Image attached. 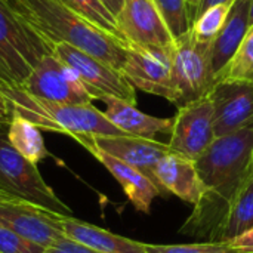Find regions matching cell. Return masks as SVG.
<instances>
[{
    "mask_svg": "<svg viewBox=\"0 0 253 253\" xmlns=\"http://www.w3.org/2000/svg\"><path fill=\"white\" fill-rule=\"evenodd\" d=\"M194 163L205 194L193 206L179 233L203 242H215L233 202L253 178V123L218 136Z\"/></svg>",
    "mask_w": 253,
    "mask_h": 253,
    "instance_id": "1",
    "label": "cell"
},
{
    "mask_svg": "<svg viewBox=\"0 0 253 253\" xmlns=\"http://www.w3.org/2000/svg\"><path fill=\"white\" fill-rule=\"evenodd\" d=\"M13 9L52 46L67 43L122 71L127 43L90 24L58 0H9Z\"/></svg>",
    "mask_w": 253,
    "mask_h": 253,
    "instance_id": "2",
    "label": "cell"
},
{
    "mask_svg": "<svg viewBox=\"0 0 253 253\" xmlns=\"http://www.w3.org/2000/svg\"><path fill=\"white\" fill-rule=\"evenodd\" d=\"M13 113L34 123L40 130L62 133L77 142L90 136L126 135L93 104H59L34 98L15 86L0 87Z\"/></svg>",
    "mask_w": 253,
    "mask_h": 253,
    "instance_id": "3",
    "label": "cell"
},
{
    "mask_svg": "<svg viewBox=\"0 0 253 253\" xmlns=\"http://www.w3.org/2000/svg\"><path fill=\"white\" fill-rule=\"evenodd\" d=\"M52 44L9 3L0 0V73L7 86H21Z\"/></svg>",
    "mask_w": 253,
    "mask_h": 253,
    "instance_id": "4",
    "label": "cell"
},
{
    "mask_svg": "<svg viewBox=\"0 0 253 253\" xmlns=\"http://www.w3.org/2000/svg\"><path fill=\"white\" fill-rule=\"evenodd\" d=\"M0 185L16 197L62 216H73L71 209L42 178L37 165L22 157L0 132Z\"/></svg>",
    "mask_w": 253,
    "mask_h": 253,
    "instance_id": "5",
    "label": "cell"
},
{
    "mask_svg": "<svg viewBox=\"0 0 253 253\" xmlns=\"http://www.w3.org/2000/svg\"><path fill=\"white\" fill-rule=\"evenodd\" d=\"M212 42L199 40L191 30L175 39L170 50L178 107L208 95L216 79L211 59Z\"/></svg>",
    "mask_w": 253,
    "mask_h": 253,
    "instance_id": "6",
    "label": "cell"
},
{
    "mask_svg": "<svg viewBox=\"0 0 253 253\" xmlns=\"http://www.w3.org/2000/svg\"><path fill=\"white\" fill-rule=\"evenodd\" d=\"M52 53L79 77L93 99L101 101L104 96H113L136 104L135 87L125 79L122 71L67 43H55Z\"/></svg>",
    "mask_w": 253,
    "mask_h": 253,
    "instance_id": "7",
    "label": "cell"
},
{
    "mask_svg": "<svg viewBox=\"0 0 253 253\" xmlns=\"http://www.w3.org/2000/svg\"><path fill=\"white\" fill-rule=\"evenodd\" d=\"M172 120L173 123L168 145L173 153L196 162L216 139L211 92L196 101L178 107Z\"/></svg>",
    "mask_w": 253,
    "mask_h": 253,
    "instance_id": "8",
    "label": "cell"
},
{
    "mask_svg": "<svg viewBox=\"0 0 253 253\" xmlns=\"http://www.w3.org/2000/svg\"><path fill=\"white\" fill-rule=\"evenodd\" d=\"M122 74L135 89L178 104L170 52L129 44Z\"/></svg>",
    "mask_w": 253,
    "mask_h": 253,
    "instance_id": "9",
    "label": "cell"
},
{
    "mask_svg": "<svg viewBox=\"0 0 253 253\" xmlns=\"http://www.w3.org/2000/svg\"><path fill=\"white\" fill-rule=\"evenodd\" d=\"M116 21L127 44L163 52L173 47L175 37L154 0H123Z\"/></svg>",
    "mask_w": 253,
    "mask_h": 253,
    "instance_id": "10",
    "label": "cell"
},
{
    "mask_svg": "<svg viewBox=\"0 0 253 253\" xmlns=\"http://www.w3.org/2000/svg\"><path fill=\"white\" fill-rule=\"evenodd\" d=\"M28 95L59 104H90L93 98L79 77L53 53L46 55L18 86Z\"/></svg>",
    "mask_w": 253,
    "mask_h": 253,
    "instance_id": "11",
    "label": "cell"
},
{
    "mask_svg": "<svg viewBox=\"0 0 253 253\" xmlns=\"http://www.w3.org/2000/svg\"><path fill=\"white\" fill-rule=\"evenodd\" d=\"M211 98L216 138L253 123V82L219 79L211 90Z\"/></svg>",
    "mask_w": 253,
    "mask_h": 253,
    "instance_id": "12",
    "label": "cell"
},
{
    "mask_svg": "<svg viewBox=\"0 0 253 253\" xmlns=\"http://www.w3.org/2000/svg\"><path fill=\"white\" fill-rule=\"evenodd\" d=\"M58 219L59 215L25 200L0 202V225L46 249L65 236Z\"/></svg>",
    "mask_w": 253,
    "mask_h": 253,
    "instance_id": "13",
    "label": "cell"
},
{
    "mask_svg": "<svg viewBox=\"0 0 253 253\" xmlns=\"http://www.w3.org/2000/svg\"><path fill=\"white\" fill-rule=\"evenodd\" d=\"M84 148L92 145L110 156L127 163L129 166L145 173L153 182L154 166L172 150L168 142H160L157 139H147L130 135L120 136H90L79 142ZM156 184V182H154ZM157 185V184H156Z\"/></svg>",
    "mask_w": 253,
    "mask_h": 253,
    "instance_id": "14",
    "label": "cell"
},
{
    "mask_svg": "<svg viewBox=\"0 0 253 253\" xmlns=\"http://www.w3.org/2000/svg\"><path fill=\"white\" fill-rule=\"evenodd\" d=\"M153 178L165 196L172 194L191 206H196L205 194V185L194 160L173 151L154 166Z\"/></svg>",
    "mask_w": 253,
    "mask_h": 253,
    "instance_id": "15",
    "label": "cell"
},
{
    "mask_svg": "<svg viewBox=\"0 0 253 253\" xmlns=\"http://www.w3.org/2000/svg\"><path fill=\"white\" fill-rule=\"evenodd\" d=\"M86 150L114 176V179L120 184L122 190L125 191L127 200L132 206L145 215L151 212L153 202L157 197H163V191L142 172L129 166L127 163L104 153L96 147H86Z\"/></svg>",
    "mask_w": 253,
    "mask_h": 253,
    "instance_id": "16",
    "label": "cell"
},
{
    "mask_svg": "<svg viewBox=\"0 0 253 253\" xmlns=\"http://www.w3.org/2000/svg\"><path fill=\"white\" fill-rule=\"evenodd\" d=\"M101 101L107 107L104 113L108 120L126 135L147 139H156L157 135H170L173 123L172 119L145 114L136 108V104H130L119 98L104 96Z\"/></svg>",
    "mask_w": 253,
    "mask_h": 253,
    "instance_id": "17",
    "label": "cell"
},
{
    "mask_svg": "<svg viewBox=\"0 0 253 253\" xmlns=\"http://www.w3.org/2000/svg\"><path fill=\"white\" fill-rule=\"evenodd\" d=\"M249 7H251V0H234L227 22L224 24L222 30L212 42L211 59H212V70L216 80L225 71L230 61L234 58L246 33L251 28Z\"/></svg>",
    "mask_w": 253,
    "mask_h": 253,
    "instance_id": "18",
    "label": "cell"
},
{
    "mask_svg": "<svg viewBox=\"0 0 253 253\" xmlns=\"http://www.w3.org/2000/svg\"><path fill=\"white\" fill-rule=\"evenodd\" d=\"M59 225L62 233L82 245H86L101 253H147L144 243L136 242L108 230L84 222L74 216L59 215Z\"/></svg>",
    "mask_w": 253,
    "mask_h": 253,
    "instance_id": "19",
    "label": "cell"
},
{
    "mask_svg": "<svg viewBox=\"0 0 253 253\" xmlns=\"http://www.w3.org/2000/svg\"><path fill=\"white\" fill-rule=\"evenodd\" d=\"M6 138L22 157L34 165L49 157V151L44 145L40 129L13 111L10 123L6 129Z\"/></svg>",
    "mask_w": 253,
    "mask_h": 253,
    "instance_id": "20",
    "label": "cell"
},
{
    "mask_svg": "<svg viewBox=\"0 0 253 253\" xmlns=\"http://www.w3.org/2000/svg\"><path fill=\"white\" fill-rule=\"evenodd\" d=\"M253 228V178L233 202L215 242H228Z\"/></svg>",
    "mask_w": 253,
    "mask_h": 253,
    "instance_id": "21",
    "label": "cell"
},
{
    "mask_svg": "<svg viewBox=\"0 0 253 253\" xmlns=\"http://www.w3.org/2000/svg\"><path fill=\"white\" fill-rule=\"evenodd\" d=\"M58 1L65 7H68L70 10L80 15L82 18H84L86 21H89L90 24L125 40L122 33L119 31L114 13L102 3V0H58Z\"/></svg>",
    "mask_w": 253,
    "mask_h": 253,
    "instance_id": "22",
    "label": "cell"
},
{
    "mask_svg": "<svg viewBox=\"0 0 253 253\" xmlns=\"http://www.w3.org/2000/svg\"><path fill=\"white\" fill-rule=\"evenodd\" d=\"M234 0L222 1L206 7L202 13H199L191 22V33L203 42H213L218 33L222 30L227 18L231 12Z\"/></svg>",
    "mask_w": 253,
    "mask_h": 253,
    "instance_id": "23",
    "label": "cell"
},
{
    "mask_svg": "<svg viewBox=\"0 0 253 253\" xmlns=\"http://www.w3.org/2000/svg\"><path fill=\"white\" fill-rule=\"evenodd\" d=\"M172 36L176 39L191 28V13L187 0H154Z\"/></svg>",
    "mask_w": 253,
    "mask_h": 253,
    "instance_id": "24",
    "label": "cell"
},
{
    "mask_svg": "<svg viewBox=\"0 0 253 253\" xmlns=\"http://www.w3.org/2000/svg\"><path fill=\"white\" fill-rule=\"evenodd\" d=\"M224 77L253 82V25H251L249 31L246 33L234 58L227 65L225 71L219 76V79Z\"/></svg>",
    "mask_w": 253,
    "mask_h": 253,
    "instance_id": "25",
    "label": "cell"
},
{
    "mask_svg": "<svg viewBox=\"0 0 253 253\" xmlns=\"http://www.w3.org/2000/svg\"><path fill=\"white\" fill-rule=\"evenodd\" d=\"M147 253H237L228 242H200L190 245H156L144 243Z\"/></svg>",
    "mask_w": 253,
    "mask_h": 253,
    "instance_id": "26",
    "label": "cell"
},
{
    "mask_svg": "<svg viewBox=\"0 0 253 253\" xmlns=\"http://www.w3.org/2000/svg\"><path fill=\"white\" fill-rule=\"evenodd\" d=\"M46 248L36 245L15 231L0 225V253H44Z\"/></svg>",
    "mask_w": 253,
    "mask_h": 253,
    "instance_id": "27",
    "label": "cell"
},
{
    "mask_svg": "<svg viewBox=\"0 0 253 253\" xmlns=\"http://www.w3.org/2000/svg\"><path fill=\"white\" fill-rule=\"evenodd\" d=\"M44 253H101L86 245H82L73 239H68L67 236H64L62 239H59L58 242H55L52 246H49Z\"/></svg>",
    "mask_w": 253,
    "mask_h": 253,
    "instance_id": "28",
    "label": "cell"
},
{
    "mask_svg": "<svg viewBox=\"0 0 253 253\" xmlns=\"http://www.w3.org/2000/svg\"><path fill=\"white\" fill-rule=\"evenodd\" d=\"M228 245L237 253H253V228L233 240H228Z\"/></svg>",
    "mask_w": 253,
    "mask_h": 253,
    "instance_id": "29",
    "label": "cell"
},
{
    "mask_svg": "<svg viewBox=\"0 0 253 253\" xmlns=\"http://www.w3.org/2000/svg\"><path fill=\"white\" fill-rule=\"evenodd\" d=\"M10 119H12L10 104L6 98V95L3 93V90L0 89V132H4L7 129Z\"/></svg>",
    "mask_w": 253,
    "mask_h": 253,
    "instance_id": "30",
    "label": "cell"
},
{
    "mask_svg": "<svg viewBox=\"0 0 253 253\" xmlns=\"http://www.w3.org/2000/svg\"><path fill=\"white\" fill-rule=\"evenodd\" d=\"M222 1H230V0H200L199 7H197V10H196V13H194V18H196L199 13H202L206 7H209V6H212V4H216V3H222ZM194 18H193V19H194Z\"/></svg>",
    "mask_w": 253,
    "mask_h": 253,
    "instance_id": "31",
    "label": "cell"
},
{
    "mask_svg": "<svg viewBox=\"0 0 253 253\" xmlns=\"http://www.w3.org/2000/svg\"><path fill=\"white\" fill-rule=\"evenodd\" d=\"M102 3L114 13V16L119 13V10L122 9V4H123V0H102Z\"/></svg>",
    "mask_w": 253,
    "mask_h": 253,
    "instance_id": "32",
    "label": "cell"
},
{
    "mask_svg": "<svg viewBox=\"0 0 253 253\" xmlns=\"http://www.w3.org/2000/svg\"><path fill=\"white\" fill-rule=\"evenodd\" d=\"M18 200H22V199L16 197L15 194H12L6 188L0 187V202H18Z\"/></svg>",
    "mask_w": 253,
    "mask_h": 253,
    "instance_id": "33",
    "label": "cell"
},
{
    "mask_svg": "<svg viewBox=\"0 0 253 253\" xmlns=\"http://www.w3.org/2000/svg\"><path fill=\"white\" fill-rule=\"evenodd\" d=\"M187 3H188V7H190V13H191V22H193V18H194V13H196V10H197V7H199V3H200V0H187Z\"/></svg>",
    "mask_w": 253,
    "mask_h": 253,
    "instance_id": "34",
    "label": "cell"
},
{
    "mask_svg": "<svg viewBox=\"0 0 253 253\" xmlns=\"http://www.w3.org/2000/svg\"><path fill=\"white\" fill-rule=\"evenodd\" d=\"M249 19H251V25H253V0H251V7H249Z\"/></svg>",
    "mask_w": 253,
    "mask_h": 253,
    "instance_id": "35",
    "label": "cell"
},
{
    "mask_svg": "<svg viewBox=\"0 0 253 253\" xmlns=\"http://www.w3.org/2000/svg\"><path fill=\"white\" fill-rule=\"evenodd\" d=\"M1 86H7V84H6V82H4V79H3V76H1V73H0V87H1Z\"/></svg>",
    "mask_w": 253,
    "mask_h": 253,
    "instance_id": "36",
    "label": "cell"
},
{
    "mask_svg": "<svg viewBox=\"0 0 253 253\" xmlns=\"http://www.w3.org/2000/svg\"><path fill=\"white\" fill-rule=\"evenodd\" d=\"M0 187H1V185H0Z\"/></svg>",
    "mask_w": 253,
    "mask_h": 253,
    "instance_id": "37",
    "label": "cell"
}]
</instances>
